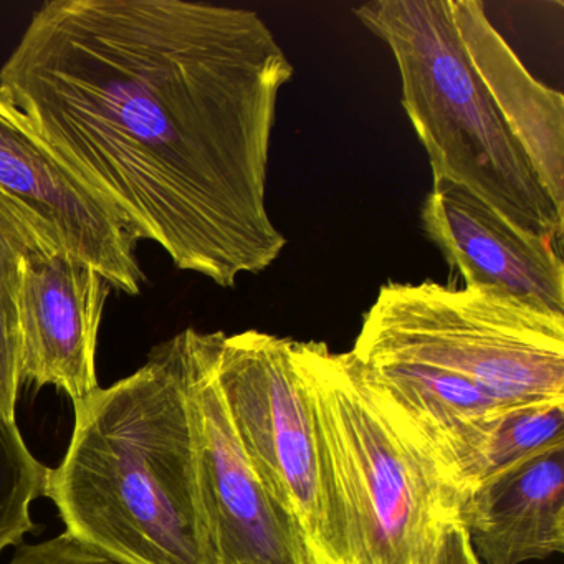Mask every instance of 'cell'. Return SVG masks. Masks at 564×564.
Masks as SVG:
<instances>
[{"instance_id": "cell-1", "label": "cell", "mask_w": 564, "mask_h": 564, "mask_svg": "<svg viewBox=\"0 0 564 564\" xmlns=\"http://www.w3.org/2000/svg\"><path fill=\"white\" fill-rule=\"evenodd\" d=\"M293 74L247 9L52 0L0 68V88L138 242L232 289L289 243L267 209V176Z\"/></svg>"}, {"instance_id": "cell-2", "label": "cell", "mask_w": 564, "mask_h": 564, "mask_svg": "<svg viewBox=\"0 0 564 564\" xmlns=\"http://www.w3.org/2000/svg\"><path fill=\"white\" fill-rule=\"evenodd\" d=\"M51 498L67 533L120 564H217L200 498L184 332L74 404Z\"/></svg>"}, {"instance_id": "cell-3", "label": "cell", "mask_w": 564, "mask_h": 564, "mask_svg": "<svg viewBox=\"0 0 564 564\" xmlns=\"http://www.w3.org/2000/svg\"><path fill=\"white\" fill-rule=\"evenodd\" d=\"M322 471L332 564H431L457 490L358 359L326 343L293 341Z\"/></svg>"}, {"instance_id": "cell-4", "label": "cell", "mask_w": 564, "mask_h": 564, "mask_svg": "<svg viewBox=\"0 0 564 564\" xmlns=\"http://www.w3.org/2000/svg\"><path fill=\"white\" fill-rule=\"evenodd\" d=\"M352 12L394 55L402 107L427 153L432 184L462 187L520 232L560 240L564 209L471 65L451 0H375Z\"/></svg>"}, {"instance_id": "cell-5", "label": "cell", "mask_w": 564, "mask_h": 564, "mask_svg": "<svg viewBox=\"0 0 564 564\" xmlns=\"http://www.w3.org/2000/svg\"><path fill=\"white\" fill-rule=\"evenodd\" d=\"M351 355L361 362L431 366L503 404L564 401V316L474 289L386 283Z\"/></svg>"}, {"instance_id": "cell-6", "label": "cell", "mask_w": 564, "mask_h": 564, "mask_svg": "<svg viewBox=\"0 0 564 564\" xmlns=\"http://www.w3.org/2000/svg\"><path fill=\"white\" fill-rule=\"evenodd\" d=\"M292 338L213 333V365L237 441L289 514L312 564H332L312 404Z\"/></svg>"}, {"instance_id": "cell-7", "label": "cell", "mask_w": 564, "mask_h": 564, "mask_svg": "<svg viewBox=\"0 0 564 564\" xmlns=\"http://www.w3.org/2000/svg\"><path fill=\"white\" fill-rule=\"evenodd\" d=\"M184 336L197 478L217 564H312L237 441L214 376L213 333Z\"/></svg>"}, {"instance_id": "cell-8", "label": "cell", "mask_w": 564, "mask_h": 564, "mask_svg": "<svg viewBox=\"0 0 564 564\" xmlns=\"http://www.w3.org/2000/svg\"><path fill=\"white\" fill-rule=\"evenodd\" d=\"M0 189L51 223L72 256L90 263L110 289L140 295L147 282L138 240L117 213L35 137L0 88Z\"/></svg>"}, {"instance_id": "cell-9", "label": "cell", "mask_w": 564, "mask_h": 564, "mask_svg": "<svg viewBox=\"0 0 564 564\" xmlns=\"http://www.w3.org/2000/svg\"><path fill=\"white\" fill-rule=\"evenodd\" d=\"M110 285L67 250L32 253L18 292L19 378L77 402L100 388L98 333Z\"/></svg>"}, {"instance_id": "cell-10", "label": "cell", "mask_w": 564, "mask_h": 564, "mask_svg": "<svg viewBox=\"0 0 564 564\" xmlns=\"http://www.w3.org/2000/svg\"><path fill=\"white\" fill-rule=\"evenodd\" d=\"M425 236L465 289L564 316V265L553 243L528 236L462 187L432 184L421 210Z\"/></svg>"}, {"instance_id": "cell-11", "label": "cell", "mask_w": 564, "mask_h": 564, "mask_svg": "<svg viewBox=\"0 0 564 564\" xmlns=\"http://www.w3.org/2000/svg\"><path fill=\"white\" fill-rule=\"evenodd\" d=\"M457 520L481 564H523L563 553L564 442L458 490Z\"/></svg>"}, {"instance_id": "cell-12", "label": "cell", "mask_w": 564, "mask_h": 564, "mask_svg": "<svg viewBox=\"0 0 564 564\" xmlns=\"http://www.w3.org/2000/svg\"><path fill=\"white\" fill-rule=\"evenodd\" d=\"M452 19L501 117L564 209V98L538 82L508 47L478 0H451Z\"/></svg>"}, {"instance_id": "cell-13", "label": "cell", "mask_w": 564, "mask_h": 564, "mask_svg": "<svg viewBox=\"0 0 564 564\" xmlns=\"http://www.w3.org/2000/svg\"><path fill=\"white\" fill-rule=\"evenodd\" d=\"M55 250H67L58 230L0 189V409L14 421L21 388L18 319L21 265L32 253Z\"/></svg>"}, {"instance_id": "cell-14", "label": "cell", "mask_w": 564, "mask_h": 564, "mask_svg": "<svg viewBox=\"0 0 564 564\" xmlns=\"http://www.w3.org/2000/svg\"><path fill=\"white\" fill-rule=\"evenodd\" d=\"M560 442H564V401L501 405L488 419L484 438L458 475L455 490L487 480Z\"/></svg>"}, {"instance_id": "cell-15", "label": "cell", "mask_w": 564, "mask_h": 564, "mask_svg": "<svg viewBox=\"0 0 564 564\" xmlns=\"http://www.w3.org/2000/svg\"><path fill=\"white\" fill-rule=\"evenodd\" d=\"M48 470L29 451L18 421L0 409V553L35 530L32 503L45 497Z\"/></svg>"}, {"instance_id": "cell-16", "label": "cell", "mask_w": 564, "mask_h": 564, "mask_svg": "<svg viewBox=\"0 0 564 564\" xmlns=\"http://www.w3.org/2000/svg\"><path fill=\"white\" fill-rule=\"evenodd\" d=\"M8 564H120L97 547L65 533L34 544H19Z\"/></svg>"}, {"instance_id": "cell-17", "label": "cell", "mask_w": 564, "mask_h": 564, "mask_svg": "<svg viewBox=\"0 0 564 564\" xmlns=\"http://www.w3.org/2000/svg\"><path fill=\"white\" fill-rule=\"evenodd\" d=\"M431 564H481L457 514L447 518L438 530Z\"/></svg>"}]
</instances>
